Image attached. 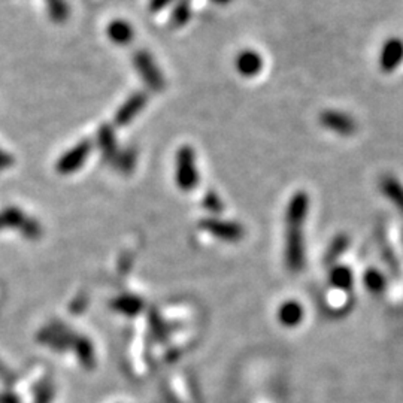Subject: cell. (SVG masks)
<instances>
[{"label":"cell","mask_w":403,"mask_h":403,"mask_svg":"<svg viewBox=\"0 0 403 403\" xmlns=\"http://www.w3.org/2000/svg\"><path fill=\"white\" fill-rule=\"evenodd\" d=\"M310 207V199L306 193L299 192L290 200L286 222V263L290 270H302L305 264V244H303V222Z\"/></svg>","instance_id":"1"},{"label":"cell","mask_w":403,"mask_h":403,"mask_svg":"<svg viewBox=\"0 0 403 403\" xmlns=\"http://www.w3.org/2000/svg\"><path fill=\"white\" fill-rule=\"evenodd\" d=\"M176 184L184 192L193 190L199 183V174L196 168V156L190 147H183L176 152Z\"/></svg>","instance_id":"2"},{"label":"cell","mask_w":403,"mask_h":403,"mask_svg":"<svg viewBox=\"0 0 403 403\" xmlns=\"http://www.w3.org/2000/svg\"><path fill=\"white\" fill-rule=\"evenodd\" d=\"M133 63L136 71L141 75V78L145 81V84L154 91H161L165 89V78L157 67L156 62H154L152 57L147 53V51L139 49L136 51L133 56Z\"/></svg>","instance_id":"3"},{"label":"cell","mask_w":403,"mask_h":403,"mask_svg":"<svg viewBox=\"0 0 403 403\" xmlns=\"http://www.w3.org/2000/svg\"><path fill=\"white\" fill-rule=\"evenodd\" d=\"M90 151H91V141L85 139L81 141L80 143H76L72 150L67 151L65 156L57 161V172L62 174V175H67V174H73L78 170L87 157L90 156Z\"/></svg>","instance_id":"4"},{"label":"cell","mask_w":403,"mask_h":403,"mask_svg":"<svg viewBox=\"0 0 403 403\" xmlns=\"http://www.w3.org/2000/svg\"><path fill=\"white\" fill-rule=\"evenodd\" d=\"M320 122L325 128L342 136H349L357 130L354 119L348 114L338 113V111H325L320 115Z\"/></svg>","instance_id":"5"},{"label":"cell","mask_w":403,"mask_h":403,"mask_svg":"<svg viewBox=\"0 0 403 403\" xmlns=\"http://www.w3.org/2000/svg\"><path fill=\"white\" fill-rule=\"evenodd\" d=\"M147 102H148L147 94H145V93H135L133 96L128 97L124 102V104L122 105V108L117 111V114L114 117V123L118 127L127 126L145 108V105H147Z\"/></svg>","instance_id":"6"},{"label":"cell","mask_w":403,"mask_h":403,"mask_svg":"<svg viewBox=\"0 0 403 403\" xmlns=\"http://www.w3.org/2000/svg\"><path fill=\"white\" fill-rule=\"evenodd\" d=\"M403 62V42L398 38H393L385 42L381 49L380 66L384 72H393L398 69Z\"/></svg>","instance_id":"7"},{"label":"cell","mask_w":403,"mask_h":403,"mask_svg":"<svg viewBox=\"0 0 403 403\" xmlns=\"http://www.w3.org/2000/svg\"><path fill=\"white\" fill-rule=\"evenodd\" d=\"M202 227L217 236L220 239H226V241H238L244 235V229L241 226L235 224L230 221H220V220H207L202 222Z\"/></svg>","instance_id":"8"},{"label":"cell","mask_w":403,"mask_h":403,"mask_svg":"<svg viewBox=\"0 0 403 403\" xmlns=\"http://www.w3.org/2000/svg\"><path fill=\"white\" fill-rule=\"evenodd\" d=\"M236 69L242 76L251 78L263 69V58L253 49H245L236 57Z\"/></svg>","instance_id":"9"},{"label":"cell","mask_w":403,"mask_h":403,"mask_svg":"<svg viewBox=\"0 0 403 403\" xmlns=\"http://www.w3.org/2000/svg\"><path fill=\"white\" fill-rule=\"evenodd\" d=\"M97 143H99V148L102 156L106 161L113 163L117 156H118V148H117V139H115V133H114V128L111 127L109 124H104L100 126L99 132H97Z\"/></svg>","instance_id":"10"},{"label":"cell","mask_w":403,"mask_h":403,"mask_svg":"<svg viewBox=\"0 0 403 403\" xmlns=\"http://www.w3.org/2000/svg\"><path fill=\"white\" fill-rule=\"evenodd\" d=\"M108 36L117 45H127L130 44L135 36L133 27L127 21L115 20L108 25Z\"/></svg>","instance_id":"11"},{"label":"cell","mask_w":403,"mask_h":403,"mask_svg":"<svg viewBox=\"0 0 403 403\" xmlns=\"http://www.w3.org/2000/svg\"><path fill=\"white\" fill-rule=\"evenodd\" d=\"M278 320L286 325V327H296L300 321L303 320V308L296 300H288L279 308Z\"/></svg>","instance_id":"12"},{"label":"cell","mask_w":403,"mask_h":403,"mask_svg":"<svg viewBox=\"0 0 403 403\" xmlns=\"http://www.w3.org/2000/svg\"><path fill=\"white\" fill-rule=\"evenodd\" d=\"M381 192L385 197L396 205L398 209L403 212V185L394 176H384L380 183Z\"/></svg>","instance_id":"13"},{"label":"cell","mask_w":403,"mask_h":403,"mask_svg":"<svg viewBox=\"0 0 403 403\" xmlns=\"http://www.w3.org/2000/svg\"><path fill=\"white\" fill-rule=\"evenodd\" d=\"M27 220L29 218L25 217L20 209L8 208L3 212H0V229L11 226V227H20L23 230Z\"/></svg>","instance_id":"14"},{"label":"cell","mask_w":403,"mask_h":403,"mask_svg":"<svg viewBox=\"0 0 403 403\" xmlns=\"http://www.w3.org/2000/svg\"><path fill=\"white\" fill-rule=\"evenodd\" d=\"M136 163V151L135 150H124L119 151L117 159L113 161V165L118 172L123 174H130Z\"/></svg>","instance_id":"15"},{"label":"cell","mask_w":403,"mask_h":403,"mask_svg":"<svg viewBox=\"0 0 403 403\" xmlns=\"http://www.w3.org/2000/svg\"><path fill=\"white\" fill-rule=\"evenodd\" d=\"M49 16L56 23H63L69 16V10H67V5L65 0H45Z\"/></svg>","instance_id":"16"},{"label":"cell","mask_w":403,"mask_h":403,"mask_svg":"<svg viewBox=\"0 0 403 403\" xmlns=\"http://www.w3.org/2000/svg\"><path fill=\"white\" fill-rule=\"evenodd\" d=\"M332 282L334 287L348 290L353 284V275L347 268H334L332 272Z\"/></svg>","instance_id":"17"},{"label":"cell","mask_w":403,"mask_h":403,"mask_svg":"<svg viewBox=\"0 0 403 403\" xmlns=\"http://www.w3.org/2000/svg\"><path fill=\"white\" fill-rule=\"evenodd\" d=\"M188 19H190V5H188V0H181L174 11L172 23L175 25H183Z\"/></svg>","instance_id":"18"},{"label":"cell","mask_w":403,"mask_h":403,"mask_svg":"<svg viewBox=\"0 0 403 403\" xmlns=\"http://www.w3.org/2000/svg\"><path fill=\"white\" fill-rule=\"evenodd\" d=\"M365 281H366L367 287L371 290H373V291H380L382 288V286H384V281H382L381 275H378V273L373 272V270L367 273Z\"/></svg>","instance_id":"19"},{"label":"cell","mask_w":403,"mask_h":403,"mask_svg":"<svg viewBox=\"0 0 403 403\" xmlns=\"http://www.w3.org/2000/svg\"><path fill=\"white\" fill-rule=\"evenodd\" d=\"M118 310L126 311V312H135L136 310L139 308V302L133 297H127V299H122L117 302Z\"/></svg>","instance_id":"20"},{"label":"cell","mask_w":403,"mask_h":403,"mask_svg":"<svg viewBox=\"0 0 403 403\" xmlns=\"http://www.w3.org/2000/svg\"><path fill=\"white\" fill-rule=\"evenodd\" d=\"M205 205L211 209V211H216V212H220L221 211V202L218 197L214 194V193H209L207 196V199H205Z\"/></svg>","instance_id":"21"},{"label":"cell","mask_w":403,"mask_h":403,"mask_svg":"<svg viewBox=\"0 0 403 403\" xmlns=\"http://www.w3.org/2000/svg\"><path fill=\"white\" fill-rule=\"evenodd\" d=\"M14 163V159L10 156V154L5 152L3 150H0V170L10 168Z\"/></svg>","instance_id":"22"},{"label":"cell","mask_w":403,"mask_h":403,"mask_svg":"<svg viewBox=\"0 0 403 403\" xmlns=\"http://www.w3.org/2000/svg\"><path fill=\"white\" fill-rule=\"evenodd\" d=\"M168 3H170V0H151L150 8H151L152 12H156V11L163 10V8H165Z\"/></svg>","instance_id":"23"},{"label":"cell","mask_w":403,"mask_h":403,"mask_svg":"<svg viewBox=\"0 0 403 403\" xmlns=\"http://www.w3.org/2000/svg\"><path fill=\"white\" fill-rule=\"evenodd\" d=\"M214 2H217V3H226V2H229V0H214Z\"/></svg>","instance_id":"24"}]
</instances>
